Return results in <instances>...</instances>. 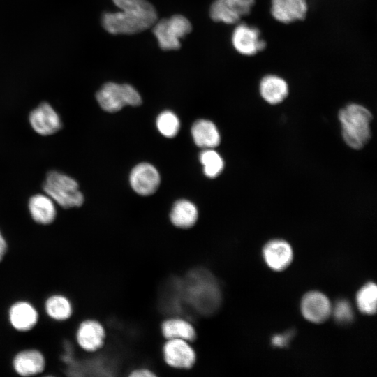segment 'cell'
<instances>
[{
  "label": "cell",
  "mask_w": 377,
  "mask_h": 377,
  "mask_svg": "<svg viewBox=\"0 0 377 377\" xmlns=\"http://www.w3.org/2000/svg\"><path fill=\"white\" fill-rule=\"evenodd\" d=\"M117 12H105L101 24L109 34H135L151 28L158 20L155 7L150 4L142 7H126Z\"/></svg>",
  "instance_id": "cell-1"
},
{
  "label": "cell",
  "mask_w": 377,
  "mask_h": 377,
  "mask_svg": "<svg viewBox=\"0 0 377 377\" xmlns=\"http://www.w3.org/2000/svg\"><path fill=\"white\" fill-rule=\"evenodd\" d=\"M339 119L342 136L351 148H362L371 138V113L364 106L351 103L340 110Z\"/></svg>",
  "instance_id": "cell-2"
},
{
  "label": "cell",
  "mask_w": 377,
  "mask_h": 377,
  "mask_svg": "<svg viewBox=\"0 0 377 377\" xmlns=\"http://www.w3.org/2000/svg\"><path fill=\"white\" fill-rule=\"evenodd\" d=\"M43 188L46 195L64 209L78 207L84 202L77 182L59 171L52 170L47 173Z\"/></svg>",
  "instance_id": "cell-3"
},
{
  "label": "cell",
  "mask_w": 377,
  "mask_h": 377,
  "mask_svg": "<svg viewBox=\"0 0 377 377\" xmlns=\"http://www.w3.org/2000/svg\"><path fill=\"white\" fill-rule=\"evenodd\" d=\"M151 27L159 47L164 51L179 50L181 39L192 31L191 22L180 14L157 20Z\"/></svg>",
  "instance_id": "cell-4"
},
{
  "label": "cell",
  "mask_w": 377,
  "mask_h": 377,
  "mask_svg": "<svg viewBox=\"0 0 377 377\" xmlns=\"http://www.w3.org/2000/svg\"><path fill=\"white\" fill-rule=\"evenodd\" d=\"M101 108L108 112H116L124 106H138L142 99L138 91L131 84L113 82L105 83L96 94Z\"/></svg>",
  "instance_id": "cell-5"
},
{
  "label": "cell",
  "mask_w": 377,
  "mask_h": 377,
  "mask_svg": "<svg viewBox=\"0 0 377 377\" xmlns=\"http://www.w3.org/2000/svg\"><path fill=\"white\" fill-rule=\"evenodd\" d=\"M106 336L105 328L101 321L96 318H87L79 323L75 339L82 352L94 353L103 348Z\"/></svg>",
  "instance_id": "cell-6"
},
{
  "label": "cell",
  "mask_w": 377,
  "mask_h": 377,
  "mask_svg": "<svg viewBox=\"0 0 377 377\" xmlns=\"http://www.w3.org/2000/svg\"><path fill=\"white\" fill-rule=\"evenodd\" d=\"M191 343L181 339H166L162 348L165 364L177 369L192 368L196 362L197 356Z\"/></svg>",
  "instance_id": "cell-7"
},
{
  "label": "cell",
  "mask_w": 377,
  "mask_h": 377,
  "mask_svg": "<svg viewBox=\"0 0 377 377\" xmlns=\"http://www.w3.org/2000/svg\"><path fill=\"white\" fill-rule=\"evenodd\" d=\"M233 48L240 54L251 57L263 51L266 42L262 38L260 30L246 23L237 24L231 35Z\"/></svg>",
  "instance_id": "cell-8"
},
{
  "label": "cell",
  "mask_w": 377,
  "mask_h": 377,
  "mask_svg": "<svg viewBox=\"0 0 377 377\" xmlns=\"http://www.w3.org/2000/svg\"><path fill=\"white\" fill-rule=\"evenodd\" d=\"M29 120L32 128L42 135H52L62 126L59 115L46 102L41 103L30 112Z\"/></svg>",
  "instance_id": "cell-9"
},
{
  "label": "cell",
  "mask_w": 377,
  "mask_h": 377,
  "mask_svg": "<svg viewBox=\"0 0 377 377\" xmlns=\"http://www.w3.org/2000/svg\"><path fill=\"white\" fill-rule=\"evenodd\" d=\"M15 372L22 377L41 376L45 369L43 354L35 348H26L17 352L13 358Z\"/></svg>",
  "instance_id": "cell-10"
},
{
  "label": "cell",
  "mask_w": 377,
  "mask_h": 377,
  "mask_svg": "<svg viewBox=\"0 0 377 377\" xmlns=\"http://www.w3.org/2000/svg\"><path fill=\"white\" fill-rule=\"evenodd\" d=\"M132 188L141 195H149L156 192L160 184V175L151 164L142 163L135 166L130 175Z\"/></svg>",
  "instance_id": "cell-11"
},
{
  "label": "cell",
  "mask_w": 377,
  "mask_h": 377,
  "mask_svg": "<svg viewBox=\"0 0 377 377\" xmlns=\"http://www.w3.org/2000/svg\"><path fill=\"white\" fill-rule=\"evenodd\" d=\"M301 311L307 320L314 323H321L330 316L332 306L324 294L312 291L306 293L302 298Z\"/></svg>",
  "instance_id": "cell-12"
},
{
  "label": "cell",
  "mask_w": 377,
  "mask_h": 377,
  "mask_svg": "<svg viewBox=\"0 0 377 377\" xmlns=\"http://www.w3.org/2000/svg\"><path fill=\"white\" fill-rule=\"evenodd\" d=\"M272 16L283 24H290L305 18L308 12L306 0H271Z\"/></svg>",
  "instance_id": "cell-13"
},
{
  "label": "cell",
  "mask_w": 377,
  "mask_h": 377,
  "mask_svg": "<svg viewBox=\"0 0 377 377\" xmlns=\"http://www.w3.org/2000/svg\"><path fill=\"white\" fill-rule=\"evenodd\" d=\"M8 318L12 327L18 332H28L36 325L38 313L31 303L24 300L13 303L8 309Z\"/></svg>",
  "instance_id": "cell-14"
},
{
  "label": "cell",
  "mask_w": 377,
  "mask_h": 377,
  "mask_svg": "<svg viewBox=\"0 0 377 377\" xmlns=\"http://www.w3.org/2000/svg\"><path fill=\"white\" fill-rule=\"evenodd\" d=\"M263 255L265 263L272 269L282 271L292 262L293 253L288 242L274 239L265 244Z\"/></svg>",
  "instance_id": "cell-15"
},
{
  "label": "cell",
  "mask_w": 377,
  "mask_h": 377,
  "mask_svg": "<svg viewBox=\"0 0 377 377\" xmlns=\"http://www.w3.org/2000/svg\"><path fill=\"white\" fill-rule=\"evenodd\" d=\"M28 209L31 219L38 225L46 226L56 219L54 202L46 194H36L31 197Z\"/></svg>",
  "instance_id": "cell-16"
},
{
  "label": "cell",
  "mask_w": 377,
  "mask_h": 377,
  "mask_svg": "<svg viewBox=\"0 0 377 377\" xmlns=\"http://www.w3.org/2000/svg\"><path fill=\"white\" fill-rule=\"evenodd\" d=\"M261 97L268 103H281L288 94L287 82L281 76L268 74L262 77L259 84Z\"/></svg>",
  "instance_id": "cell-17"
},
{
  "label": "cell",
  "mask_w": 377,
  "mask_h": 377,
  "mask_svg": "<svg viewBox=\"0 0 377 377\" xmlns=\"http://www.w3.org/2000/svg\"><path fill=\"white\" fill-rule=\"evenodd\" d=\"M161 331L165 339H181L193 342L197 337L192 323L181 317L165 319L161 325Z\"/></svg>",
  "instance_id": "cell-18"
},
{
  "label": "cell",
  "mask_w": 377,
  "mask_h": 377,
  "mask_svg": "<svg viewBox=\"0 0 377 377\" xmlns=\"http://www.w3.org/2000/svg\"><path fill=\"white\" fill-rule=\"evenodd\" d=\"M191 133L195 143L202 148H214L221 142V136L216 126L209 120L196 121L192 126Z\"/></svg>",
  "instance_id": "cell-19"
},
{
  "label": "cell",
  "mask_w": 377,
  "mask_h": 377,
  "mask_svg": "<svg viewBox=\"0 0 377 377\" xmlns=\"http://www.w3.org/2000/svg\"><path fill=\"white\" fill-rule=\"evenodd\" d=\"M170 218L172 223L177 228H191L198 218L197 207L188 200H179L174 204Z\"/></svg>",
  "instance_id": "cell-20"
},
{
  "label": "cell",
  "mask_w": 377,
  "mask_h": 377,
  "mask_svg": "<svg viewBox=\"0 0 377 377\" xmlns=\"http://www.w3.org/2000/svg\"><path fill=\"white\" fill-rule=\"evenodd\" d=\"M46 315L55 321H65L72 315L73 307L70 300L64 295L54 294L49 296L44 304Z\"/></svg>",
  "instance_id": "cell-21"
},
{
  "label": "cell",
  "mask_w": 377,
  "mask_h": 377,
  "mask_svg": "<svg viewBox=\"0 0 377 377\" xmlns=\"http://www.w3.org/2000/svg\"><path fill=\"white\" fill-rule=\"evenodd\" d=\"M357 305L361 312L372 315L376 311L377 287L374 283L364 285L357 293Z\"/></svg>",
  "instance_id": "cell-22"
},
{
  "label": "cell",
  "mask_w": 377,
  "mask_h": 377,
  "mask_svg": "<svg viewBox=\"0 0 377 377\" xmlns=\"http://www.w3.org/2000/svg\"><path fill=\"white\" fill-rule=\"evenodd\" d=\"M200 161L204 167L205 175L214 178L219 175L223 168V161L221 156L214 150L206 149L200 154Z\"/></svg>",
  "instance_id": "cell-23"
},
{
  "label": "cell",
  "mask_w": 377,
  "mask_h": 377,
  "mask_svg": "<svg viewBox=\"0 0 377 377\" xmlns=\"http://www.w3.org/2000/svg\"><path fill=\"white\" fill-rule=\"evenodd\" d=\"M209 17L216 22L235 24L242 18L237 13L229 8L220 0H215L209 8Z\"/></svg>",
  "instance_id": "cell-24"
},
{
  "label": "cell",
  "mask_w": 377,
  "mask_h": 377,
  "mask_svg": "<svg viewBox=\"0 0 377 377\" xmlns=\"http://www.w3.org/2000/svg\"><path fill=\"white\" fill-rule=\"evenodd\" d=\"M156 126L163 135L173 138L177 134L180 124L179 119L173 112L166 110L158 116Z\"/></svg>",
  "instance_id": "cell-25"
},
{
  "label": "cell",
  "mask_w": 377,
  "mask_h": 377,
  "mask_svg": "<svg viewBox=\"0 0 377 377\" xmlns=\"http://www.w3.org/2000/svg\"><path fill=\"white\" fill-rule=\"evenodd\" d=\"M332 311L335 320L341 325L348 324L353 321L354 314L350 304L346 300H338Z\"/></svg>",
  "instance_id": "cell-26"
},
{
  "label": "cell",
  "mask_w": 377,
  "mask_h": 377,
  "mask_svg": "<svg viewBox=\"0 0 377 377\" xmlns=\"http://www.w3.org/2000/svg\"><path fill=\"white\" fill-rule=\"evenodd\" d=\"M229 8L237 13L241 17L250 13L255 0H220Z\"/></svg>",
  "instance_id": "cell-27"
},
{
  "label": "cell",
  "mask_w": 377,
  "mask_h": 377,
  "mask_svg": "<svg viewBox=\"0 0 377 377\" xmlns=\"http://www.w3.org/2000/svg\"><path fill=\"white\" fill-rule=\"evenodd\" d=\"M128 375L131 377H150L156 376L154 371L147 367L135 368L129 372Z\"/></svg>",
  "instance_id": "cell-28"
},
{
  "label": "cell",
  "mask_w": 377,
  "mask_h": 377,
  "mask_svg": "<svg viewBox=\"0 0 377 377\" xmlns=\"http://www.w3.org/2000/svg\"><path fill=\"white\" fill-rule=\"evenodd\" d=\"M291 337L292 333L290 332L284 335H276L273 337L272 343L276 346L283 347L288 343Z\"/></svg>",
  "instance_id": "cell-29"
},
{
  "label": "cell",
  "mask_w": 377,
  "mask_h": 377,
  "mask_svg": "<svg viewBox=\"0 0 377 377\" xmlns=\"http://www.w3.org/2000/svg\"><path fill=\"white\" fill-rule=\"evenodd\" d=\"M8 249V244L5 237L0 230V262L3 258Z\"/></svg>",
  "instance_id": "cell-30"
}]
</instances>
